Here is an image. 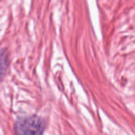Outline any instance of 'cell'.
Wrapping results in <instances>:
<instances>
[{"label":"cell","instance_id":"7a4b0ae2","mask_svg":"<svg viewBox=\"0 0 135 135\" xmlns=\"http://www.w3.org/2000/svg\"><path fill=\"white\" fill-rule=\"evenodd\" d=\"M9 66V57L5 49L0 50V80L4 76Z\"/></svg>","mask_w":135,"mask_h":135},{"label":"cell","instance_id":"6da1fadb","mask_svg":"<svg viewBox=\"0 0 135 135\" xmlns=\"http://www.w3.org/2000/svg\"><path fill=\"white\" fill-rule=\"evenodd\" d=\"M45 121L37 115L18 118L15 124V135H42L45 129Z\"/></svg>","mask_w":135,"mask_h":135}]
</instances>
